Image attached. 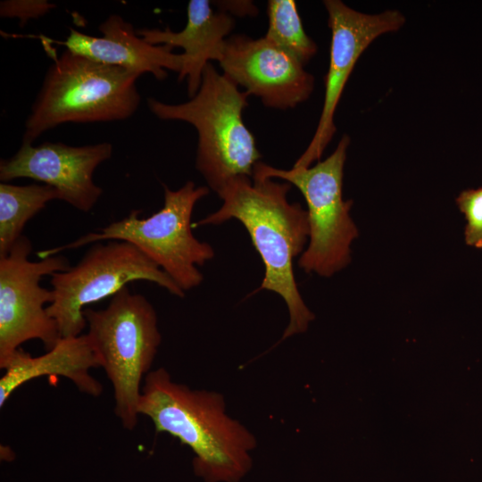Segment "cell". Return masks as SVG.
<instances>
[{
    "label": "cell",
    "mask_w": 482,
    "mask_h": 482,
    "mask_svg": "<svg viewBox=\"0 0 482 482\" xmlns=\"http://www.w3.org/2000/svg\"><path fill=\"white\" fill-rule=\"evenodd\" d=\"M290 187L286 181L269 178L231 179L216 192L222 200L220 208L192 225H218L231 219L243 224L264 264L257 291L274 292L287 306L289 323L281 340L304 332L314 319L293 270V260L303 252L310 235L308 212L299 203L287 201Z\"/></svg>",
    "instance_id": "obj_1"
},
{
    "label": "cell",
    "mask_w": 482,
    "mask_h": 482,
    "mask_svg": "<svg viewBox=\"0 0 482 482\" xmlns=\"http://www.w3.org/2000/svg\"><path fill=\"white\" fill-rule=\"evenodd\" d=\"M139 415L156 433H167L195 453V474L204 482H239L251 470L254 436L226 412L223 396L174 382L163 368L143 382Z\"/></svg>",
    "instance_id": "obj_2"
},
{
    "label": "cell",
    "mask_w": 482,
    "mask_h": 482,
    "mask_svg": "<svg viewBox=\"0 0 482 482\" xmlns=\"http://www.w3.org/2000/svg\"><path fill=\"white\" fill-rule=\"evenodd\" d=\"M248 94L209 62L199 90L188 101L167 104L147 99L149 110L164 120H181L197 132L195 168L215 193L237 177L252 178L260 154L243 120Z\"/></svg>",
    "instance_id": "obj_3"
},
{
    "label": "cell",
    "mask_w": 482,
    "mask_h": 482,
    "mask_svg": "<svg viewBox=\"0 0 482 482\" xmlns=\"http://www.w3.org/2000/svg\"><path fill=\"white\" fill-rule=\"evenodd\" d=\"M48 68L25 121L22 143L67 122L126 120L140 104V73L95 62L65 50Z\"/></svg>",
    "instance_id": "obj_4"
},
{
    "label": "cell",
    "mask_w": 482,
    "mask_h": 482,
    "mask_svg": "<svg viewBox=\"0 0 482 482\" xmlns=\"http://www.w3.org/2000/svg\"><path fill=\"white\" fill-rule=\"evenodd\" d=\"M87 336L112 385L114 412L123 428L133 430L138 420L142 381L162 342L154 306L127 287L102 310L85 308Z\"/></svg>",
    "instance_id": "obj_5"
},
{
    "label": "cell",
    "mask_w": 482,
    "mask_h": 482,
    "mask_svg": "<svg viewBox=\"0 0 482 482\" xmlns=\"http://www.w3.org/2000/svg\"><path fill=\"white\" fill-rule=\"evenodd\" d=\"M209 187H196L187 181L178 190L164 186L162 209L147 218H140L139 210H132L120 220L87 233L67 245L37 253L45 259L64 250L76 249L103 240L126 241L155 262L184 291L198 287L204 276L203 266L214 256V250L192 233L191 217L195 204L209 194Z\"/></svg>",
    "instance_id": "obj_6"
},
{
    "label": "cell",
    "mask_w": 482,
    "mask_h": 482,
    "mask_svg": "<svg viewBox=\"0 0 482 482\" xmlns=\"http://www.w3.org/2000/svg\"><path fill=\"white\" fill-rule=\"evenodd\" d=\"M350 143L344 135L335 151L312 167L281 170L258 162L253 176L279 179L294 185L308 206L310 242L299 258L305 272L330 277L350 262V245L358 230L350 217L352 201L343 199V175Z\"/></svg>",
    "instance_id": "obj_7"
},
{
    "label": "cell",
    "mask_w": 482,
    "mask_h": 482,
    "mask_svg": "<svg viewBox=\"0 0 482 482\" xmlns=\"http://www.w3.org/2000/svg\"><path fill=\"white\" fill-rule=\"evenodd\" d=\"M146 280L184 297L185 292L134 245L111 240L96 243L66 270L51 275L54 301L47 306L62 337H78L87 327L85 307L113 296L129 283Z\"/></svg>",
    "instance_id": "obj_8"
},
{
    "label": "cell",
    "mask_w": 482,
    "mask_h": 482,
    "mask_svg": "<svg viewBox=\"0 0 482 482\" xmlns=\"http://www.w3.org/2000/svg\"><path fill=\"white\" fill-rule=\"evenodd\" d=\"M32 243L22 235L10 251L0 256V368L3 370L20 346L40 340L52 349L62 338L58 325L47 312L54 292L40 286L44 276L71 268L63 255L38 262L29 259Z\"/></svg>",
    "instance_id": "obj_9"
},
{
    "label": "cell",
    "mask_w": 482,
    "mask_h": 482,
    "mask_svg": "<svg viewBox=\"0 0 482 482\" xmlns=\"http://www.w3.org/2000/svg\"><path fill=\"white\" fill-rule=\"evenodd\" d=\"M324 5L331 30L324 102L315 133L293 167L307 168L320 161L336 132V109L359 57L377 37L398 30L405 22V17L395 10L367 14L340 0H326Z\"/></svg>",
    "instance_id": "obj_10"
},
{
    "label": "cell",
    "mask_w": 482,
    "mask_h": 482,
    "mask_svg": "<svg viewBox=\"0 0 482 482\" xmlns=\"http://www.w3.org/2000/svg\"><path fill=\"white\" fill-rule=\"evenodd\" d=\"M112 155V145L108 142L79 146L62 142L22 143L14 155L1 160L0 180L29 178L43 182L58 192L59 200L88 212L103 194L93 180L94 171Z\"/></svg>",
    "instance_id": "obj_11"
},
{
    "label": "cell",
    "mask_w": 482,
    "mask_h": 482,
    "mask_svg": "<svg viewBox=\"0 0 482 482\" xmlns=\"http://www.w3.org/2000/svg\"><path fill=\"white\" fill-rule=\"evenodd\" d=\"M219 62L224 75L270 108H294L314 88V78L304 65L265 37H228Z\"/></svg>",
    "instance_id": "obj_12"
},
{
    "label": "cell",
    "mask_w": 482,
    "mask_h": 482,
    "mask_svg": "<svg viewBox=\"0 0 482 482\" xmlns=\"http://www.w3.org/2000/svg\"><path fill=\"white\" fill-rule=\"evenodd\" d=\"M98 29L101 37L70 29L66 39L57 43L95 62L126 68L141 75L151 73L159 80L167 77L166 70L179 73L184 65L183 54H174L173 48L166 45L149 44L119 14L110 15Z\"/></svg>",
    "instance_id": "obj_13"
},
{
    "label": "cell",
    "mask_w": 482,
    "mask_h": 482,
    "mask_svg": "<svg viewBox=\"0 0 482 482\" xmlns=\"http://www.w3.org/2000/svg\"><path fill=\"white\" fill-rule=\"evenodd\" d=\"M184 29L174 32L164 29H142L138 36L152 45H166L183 49L185 62L179 73V81L187 79L189 98L199 90L205 66L212 60L220 62L227 36L235 27V20L224 11H215L208 0H190Z\"/></svg>",
    "instance_id": "obj_14"
},
{
    "label": "cell",
    "mask_w": 482,
    "mask_h": 482,
    "mask_svg": "<svg viewBox=\"0 0 482 482\" xmlns=\"http://www.w3.org/2000/svg\"><path fill=\"white\" fill-rule=\"evenodd\" d=\"M100 367L87 334L62 337L45 354L32 356L21 348L8 361L0 378V407L23 384L44 376H61L70 379L79 392L99 396L102 384L90 370Z\"/></svg>",
    "instance_id": "obj_15"
},
{
    "label": "cell",
    "mask_w": 482,
    "mask_h": 482,
    "mask_svg": "<svg viewBox=\"0 0 482 482\" xmlns=\"http://www.w3.org/2000/svg\"><path fill=\"white\" fill-rule=\"evenodd\" d=\"M55 199L59 200L58 192L46 184L0 183V256L22 236L27 222Z\"/></svg>",
    "instance_id": "obj_16"
},
{
    "label": "cell",
    "mask_w": 482,
    "mask_h": 482,
    "mask_svg": "<svg viewBox=\"0 0 482 482\" xmlns=\"http://www.w3.org/2000/svg\"><path fill=\"white\" fill-rule=\"evenodd\" d=\"M265 37L303 65L316 54L315 42L306 34L294 0H270Z\"/></svg>",
    "instance_id": "obj_17"
},
{
    "label": "cell",
    "mask_w": 482,
    "mask_h": 482,
    "mask_svg": "<svg viewBox=\"0 0 482 482\" xmlns=\"http://www.w3.org/2000/svg\"><path fill=\"white\" fill-rule=\"evenodd\" d=\"M456 204L467 220L465 243L482 249V187L462 191L456 198Z\"/></svg>",
    "instance_id": "obj_18"
},
{
    "label": "cell",
    "mask_w": 482,
    "mask_h": 482,
    "mask_svg": "<svg viewBox=\"0 0 482 482\" xmlns=\"http://www.w3.org/2000/svg\"><path fill=\"white\" fill-rule=\"evenodd\" d=\"M55 4L46 0H6L0 4L3 18L19 19L22 26L31 19H38L48 13Z\"/></svg>",
    "instance_id": "obj_19"
}]
</instances>
